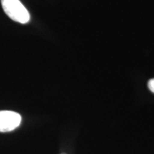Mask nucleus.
<instances>
[{
    "label": "nucleus",
    "instance_id": "f257e3e1",
    "mask_svg": "<svg viewBox=\"0 0 154 154\" xmlns=\"http://www.w3.org/2000/svg\"><path fill=\"white\" fill-rule=\"evenodd\" d=\"M5 14L14 22L26 24L30 20V14L20 0H1Z\"/></svg>",
    "mask_w": 154,
    "mask_h": 154
},
{
    "label": "nucleus",
    "instance_id": "f03ea898",
    "mask_svg": "<svg viewBox=\"0 0 154 154\" xmlns=\"http://www.w3.org/2000/svg\"><path fill=\"white\" fill-rule=\"evenodd\" d=\"M22 122L19 113L12 111H0V132H9L16 129Z\"/></svg>",
    "mask_w": 154,
    "mask_h": 154
},
{
    "label": "nucleus",
    "instance_id": "7ed1b4c3",
    "mask_svg": "<svg viewBox=\"0 0 154 154\" xmlns=\"http://www.w3.org/2000/svg\"><path fill=\"white\" fill-rule=\"evenodd\" d=\"M148 86H149V90L151 92L154 93V79H152L148 83Z\"/></svg>",
    "mask_w": 154,
    "mask_h": 154
}]
</instances>
